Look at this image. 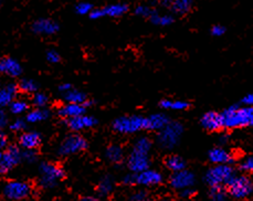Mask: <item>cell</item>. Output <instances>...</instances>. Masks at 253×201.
<instances>
[{"mask_svg": "<svg viewBox=\"0 0 253 201\" xmlns=\"http://www.w3.org/2000/svg\"><path fill=\"white\" fill-rule=\"evenodd\" d=\"M153 143L146 136L137 138L133 145V149L127 158V166L134 174H138L149 168V153L152 151Z\"/></svg>", "mask_w": 253, "mask_h": 201, "instance_id": "obj_1", "label": "cell"}, {"mask_svg": "<svg viewBox=\"0 0 253 201\" xmlns=\"http://www.w3.org/2000/svg\"><path fill=\"white\" fill-rule=\"evenodd\" d=\"M223 128H240L253 126V107L231 106L221 113Z\"/></svg>", "mask_w": 253, "mask_h": 201, "instance_id": "obj_2", "label": "cell"}, {"mask_svg": "<svg viewBox=\"0 0 253 201\" xmlns=\"http://www.w3.org/2000/svg\"><path fill=\"white\" fill-rule=\"evenodd\" d=\"M182 133H184V126L178 121H169L165 127L158 132L157 143L163 149L169 151L177 146Z\"/></svg>", "mask_w": 253, "mask_h": 201, "instance_id": "obj_3", "label": "cell"}, {"mask_svg": "<svg viewBox=\"0 0 253 201\" xmlns=\"http://www.w3.org/2000/svg\"><path fill=\"white\" fill-rule=\"evenodd\" d=\"M64 170L57 163L42 162L39 166V185L44 189L54 188L63 179Z\"/></svg>", "mask_w": 253, "mask_h": 201, "instance_id": "obj_4", "label": "cell"}, {"mask_svg": "<svg viewBox=\"0 0 253 201\" xmlns=\"http://www.w3.org/2000/svg\"><path fill=\"white\" fill-rule=\"evenodd\" d=\"M234 176V170L230 165H214L206 172L205 181L211 188H215L227 186Z\"/></svg>", "mask_w": 253, "mask_h": 201, "instance_id": "obj_5", "label": "cell"}, {"mask_svg": "<svg viewBox=\"0 0 253 201\" xmlns=\"http://www.w3.org/2000/svg\"><path fill=\"white\" fill-rule=\"evenodd\" d=\"M113 129L120 134H135L146 129V119L139 115L121 116L113 123Z\"/></svg>", "mask_w": 253, "mask_h": 201, "instance_id": "obj_6", "label": "cell"}, {"mask_svg": "<svg viewBox=\"0 0 253 201\" xmlns=\"http://www.w3.org/2000/svg\"><path fill=\"white\" fill-rule=\"evenodd\" d=\"M233 198L245 199L253 193V181L247 176H234L227 185Z\"/></svg>", "mask_w": 253, "mask_h": 201, "instance_id": "obj_7", "label": "cell"}, {"mask_svg": "<svg viewBox=\"0 0 253 201\" xmlns=\"http://www.w3.org/2000/svg\"><path fill=\"white\" fill-rule=\"evenodd\" d=\"M87 147L86 139L80 134H71L65 137L58 147V155L70 156L83 152Z\"/></svg>", "mask_w": 253, "mask_h": 201, "instance_id": "obj_8", "label": "cell"}, {"mask_svg": "<svg viewBox=\"0 0 253 201\" xmlns=\"http://www.w3.org/2000/svg\"><path fill=\"white\" fill-rule=\"evenodd\" d=\"M31 194V186L25 181L12 180L6 184L3 188L4 197L9 200L18 201L26 199Z\"/></svg>", "mask_w": 253, "mask_h": 201, "instance_id": "obj_9", "label": "cell"}, {"mask_svg": "<svg viewBox=\"0 0 253 201\" xmlns=\"http://www.w3.org/2000/svg\"><path fill=\"white\" fill-rule=\"evenodd\" d=\"M22 161V151L18 146H9L2 152L0 174H6Z\"/></svg>", "mask_w": 253, "mask_h": 201, "instance_id": "obj_10", "label": "cell"}, {"mask_svg": "<svg viewBox=\"0 0 253 201\" xmlns=\"http://www.w3.org/2000/svg\"><path fill=\"white\" fill-rule=\"evenodd\" d=\"M196 177L194 172L187 169L174 172L170 177V186L176 190L191 188L195 185Z\"/></svg>", "mask_w": 253, "mask_h": 201, "instance_id": "obj_11", "label": "cell"}, {"mask_svg": "<svg viewBox=\"0 0 253 201\" xmlns=\"http://www.w3.org/2000/svg\"><path fill=\"white\" fill-rule=\"evenodd\" d=\"M31 29L36 35L53 36L60 30V26L57 21L49 19V18H40L32 23Z\"/></svg>", "mask_w": 253, "mask_h": 201, "instance_id": "obj_12", "label": "cell"}, {"mask_svg": "<svg viewBox=\"0 0 253 201\" xmlns=\"http://www.w3.org/2000/svg\"><path fill=\"white\" fill-rule=\"evenodd\" d=\"M135 178H136V185L152 187L161 184L163 181V175L157 170L149 169L148 168L146 170L135 174Z\"/></svg>", "mask_w": 253, "mask_h": 201, "instance_id": "obj_13", "label": "cell"}, {"mask_svg": "<svg viewBox=\"0 0 253 201\" xmlns=\"http://www.w3.org/2000/svg\"><path fill=\"white\" fill-rule=\"evenodd\" d=\"M96 124V120L90 115H81L78 118L67 120L68 127L73 132H81V130L93 127Z\"/></svg>", "mask_w": 253, "mask_h": 201, "instance_id": "obj_14", "label": "cell"}, {"mask_svg": "<svg viewBox=\"0 0 253 201\" xmlns=\"http://www.w3.org/2000/svg\"><path fill=\"white\" fill-rule=\"evenodd\" d=\"M203 127L210 132H217V130L223 128L221 113H215V112H208L203 115L200 120Z\"/></svg>", "mask_w": 253, "mask_h": 201, "instance_id": "obj_15", "label": "cell"}, {"mask_svg": "<svg viewBox=\"0 0 253 201\" xmlns=\"http://www.w3.org/2000/svg\"><path fill=\"white\" fill-rule=\"evenodd\" d=\"M209 161L214 165H230L233 161L232 154L222 147H214L208 154Z\"/></svg>", "mask_w": 253, "mask_h": 201, "instance_id": "obj_16", "label": "cell"}, {"mask_svg": "<svg viewBox=\"0 0 253 201\" xmlns=\"http://www.w3.org/2000/svg\"><path fill=\"white\" fill-rule=\"evenodd\" d=\"M87 107L84 104H72V103H67L59 109L58 113L65 120L78 118V116L84 115L86 112Z\"/></svg>", "mask_w": 253, "mask_h": 201, "instance_id": "obj_17", "label": "cell"}, {"mask_svg": "<svg viewBox=\"0 0 253 201\" xmlns=\"http://www.w3.org/2000/svg\"><path fill=\"white\" fill-rule=\"evenodd\" d=\"M42 142L41 135L38 132H26L21 134L19 138V144L23 149H32L35 151L38 148Z\"/></svg>", "mask_w": 253, "mask_h": 201, "instance_id": "obj_18", "label": "cell"}, {"mask_svg": "<svg viewBox=\"0 0 253 201\" xmlns=\"http://www.w3.org/2000/svg\"><path fill=\"white\" fill-rule=\"evenodd\" d=\"M18 87L16 84H7L0 88V107L9 106L16 100L18 94Z\"/></svg>", "mask_w": 253, "mask_h": 201, "instance_id": "obj_19", "label": "cell"}, {"mask_svg": "<svg viewBox=\"0 0 253 201\" xmlns=\"http://www.w3.org/2000/svg\"><path fill=\"white\" fill-rule=\"evenodd\" d=\"M145 119H146V129L148 130H157V132H159L169 123L168 116L163 113H155Z\"/></svg>", "mask_w": 253, "mask_h": 201, "instance_id": "obj_20", "label": "cell"}, {"mask_svg": "<svg viewBox=\"0 0 253 201\" xmlns=\"http://www.w3.org/2000/svg\"><path fill=\"white\" fill-rule=\"evenodd\" d=\"M128 11V6L126 3H112L109 6H105L101 8L102 17H109V18H119L124 16L126 12Z\"/></svg>", "mask_w": 253, "mask_h": 201, "instance_id": "obj_21", "label": "cell"}, {"mask_svg": "<svg viewBox=\"0 0 253 201\" xmlns=\"http://www.w3.org/2000/svg\"><path fill=\"white\" fill-rule=\"evenodd\" d=\"M22 72L21 64L17 60L12 58H4L3 59V73L7 76L17 78L19 77Z\"/></svg>", "mask_w": 253, "mask_h": 201, "instance_id": "obj_22", "label": "cell"}, {"mask_svg": "<svg viewBox=\"0 0 253 201\" xmlns=\"http://www.w3.org/2000/svg\"><path fill=\"white\" fill-rule=\"evenodd\" d=\"M105 157L111 162L120 163L124 160V149L120 145H111L106 148Z\"/></svg>", "mask_w": 253, "mask_h": 201, "instance_id": "obj_23", "label": "cell"}, {"mask_svg": "<svg viewBox=\"0 0 253 201\" xmlns=\"http://www.w3.org/2000/svg\"><path fill=\"white\" fill-rule=\"evenodd\" d=\"M49 115H50V113H49L48 110L38 109V107H36L35 110L30 111L29 113L27 114L26 121H27V123H30V124L40 123V121H43L45 120H48Z\"/></svg>", "mask_w": 253, "mask_h": 201, "instance_id": "obj_24", "label": "cell"}, {"mask_svg": "<svg viewBox=\"0 0 253 201\" xmlns=\"http://www.w3.org/2000/svg\"><path fill=\"white\" fill-rule=\"evenodd\" d=\"M193 8V0H172L170 10L176 15H186Z\"/></svg>", "mask_w": 253, "mask_h": 201, "instance_id": "obj_25", "label": "cell"}, {"mask_svg": "<svg viewBox=\"0 0 253 201\" xmlns=\"http://www.w3.org/2000/svg\"><path fill=\"white\" fill-rule=\"evenodd\" d=\"M64 100L67 101V103H72V104H84L87 102L86 95L84 94L83 92L74 90V88H71V90L68 91L67 93L63 94Z\"/></svg>", "mask_w": 253, "mask_h": 201, "instance_id": "obj_26", "label": "cell"}, {"mask_svg": "<svg viewBox=\"0 0 253 201\" xmlns=\"http://www.w3.org/2000/svg\"><path fill=\"white\" fill-rule=\"evenodd\" d=\"M149 20L155 26L159 27H168L174 23L175 19L171 15H161L157 10L154 11L153 15L149 18Z\"/></svg>", "mask_w": 253, "mask_h": 201, "instance_id": "obj_27", "label": "cell"}, {"mask_svg": "<svg viewBox=\"0 0 253 201\" xmlns=\"http://www.w3.org/2000/svg\"><path fill=\"white\" fill-rule=\"evenodd\" d=\"M166 167L172 172H177L180 170L186 169V162L182 160L181 157L176 156V155H171L169 157H167V160L165 161Z\"/></svg>", "mask_w": 253, "mask_h": 201, "instance_id": "obj_28", "label": "cell"}, {"mask_svg": "<svg viewBox=\"0 0 253 201\" xmlns=\"http://www.w3.org/2000/svg\"><path fill=\"white\" fill-rule=\"evenodd\" d=\"M114 189V180L111 176H104L97 185V193L101 196H109Z\"/></svg>", "mask_w": 253, "mask_h": 201, "instance_id": "obj_29", "label": "cell"}, {"mask_svg": "<svg viewBox=\"0 0 253 201\" xmlns=\"http://www.w3.org/2000/svg\"><path fill=\"white\" fill-rule=\"evenodd\" d=\"M161 107L164 110L171 111H185L189 107V104L186 101H172V100H163L161 102Z\"/></svg>", "mask_w": 253, "mask_h": 201, "instance_id": "obj_30", "label": "cell"}, {"mask_svg": "<svg viewBox=\"0 0 253 201\" xmlns=\"http://www.w3.org/2000/svg\"><path fill=\"white\" fill-rule=\"evenodd\" d=\"M10 112L15 115H21L29 110V104L25 100H15L9 105Z\"/></svg>", "mask_w": 253, "mask_h": 201, "instance_id": "obj_31", "label": "cell"}, {"mask_svg": "<svg viewBox=\"0 0 253 201\" xmlns=\"http://www.w3.org/2000/svg\"><path fill=\"white\" fill-rule=\"evenodd\" d=\"M19 88L25 93H36L38 90V84L31 79H23L19 84Z\"/></svg>", "mask_w": 253, "mask_h": 201, "instance_id": "obj_32", "label": "cell"}, {"mask_svg": "<svg viewBox=\"0 0 253 201\" xmlns=\"http://www.w3.org/2000/svg\"><path fill=\"white\" fill-rule=\"evenodd\" d=\"M93 6L91 2H87V1H81L76 4V7H74V10L80 16H86V15H90L91 11L93 10Z\"/></svg>", "mask_w": 253, "mask_h": 201, "instance_id": "obj_33", "label": "cell"}, {"mask_svg": "<svg viewBox=\"0 0 253 201\" xmlns=\"http://www.w3.org/2000/svg\"><path fill=\"white\" fill-rule=\"evenodd\" d=\"M155 11V9H153L151 6H147V4H139L136 8H135V15L142 18H151V16Z\"/></svg>", "mask_w": 253, "mask_h": 201, "instance_id": "obj_34", "label": "cell"}, {"mask_svg": "<svg viewBox=\"0 0 253 201\" xmlns=\"http://www.w3.org/2000/svg\"><path fill=\"white\" fill-rule=\"evenodd\" d=\"M210 199H211V201H228L227 194L222 187L211 188V191H210Z\"/></svg>", "mask_w": 253, "mask_h": 201, "instance_id": "obj_35", "label": "cell"}, {"mask_svg": "<svg viewBox=\"0 0 253 201\" xmlns=\"http://www.w3.org/2000/svg\"><path fill=\"white\" fill-rule=\"evenodd\" d=\"M48 96L40 92L35 93L34 97H32V104L38 107V109H44L45 105L48 104Z\"/></svg>", "mask_w": 253, "mask_h": 201, "instance_id": "obj_36", "label": "cell"}, {"mask_svg": "<svg viewBox=\"0 0 253 201\" xmlns=\"http://www.w3.org/2000/svg\"><path fill=\"white\" fill-rule=\"evenodd\" d=\"M37 153L32 149H23L22 151V161L27 162H35L37 161Z\"/></svg>", "mask_w": 253, "mask_h": 201, "instance_id": "obj_37", "label": "cell"}, {"mask_svg": "<svg viewBox=\"0 0 253 201\" xmlns=\"http://www.w3.org/2000/svg\"><path fill=\"white\" fill-rule=\"evenodd\" d=\"M241 170L253 174V157H247L240 163Z\"/></svg>", "mask_w": 253, "mask_h": 201, "instance_id": "obj_38", "label": "cell"}, {"mask_svg": "<svg viewBox=\"0 0 253 201\" xmlns=\"http://www.w3.org/2000/svg\"><path fill=\"white\" fill-rule=\"evenodd\" d=\"M46 60H48V62L55 64V63H59L60 60H61V55L58 52V51L55 50H49L48 52H46Z\"/></svg>", "mask_w": 253, "mask_h": 201, "instance_id": "obj_39", "label": "cell"}, {"mask_svg": "<svg viewBox=\"0 0 253 201\" xmlns=\"http://www.w3.org/2000/svg\"><path fill=\"white\" fill-rule=\"evenodd\" d=\"M25 128H26V121H23L21 119L15 120L10 124V129L13 130V132H20V130H23Z\"/></svg>", "mask_w": 253, "mask_h": 201, "instance_id": "obj_40", "label": "cell"}, {"mask_svg": "<svg viewBox=\"0 0 253 201\" xmlns=\"http://www.w3.org/2000/svg\"><path fill=\"white\" fill-rule=\"evenodd\" d=\"M129 201H149L147 193L144 190H139L130 196Z\"/></svg>", "mask_w": 253, "mask_h": 201, "instance_id": "obj_41", "label": "cell"}, {"mask_svg": "<svg viewBox=\"0 0 253 201\" xmlns=\"http://www.w3.org/2000/svg\"><path fill=\"white\" fill-rule=\"evenodd\" d=\"M226 34V28L221 25H215L211 28V35L213 37H221Z\"/></svg>", "mask_w": 253, "mask_h": 201, "instance_id": "obj_42", "label": "cell"}, {"mask_svg": "<svg viewBox=\"0 0 253 201\" xmlns=\"http://www.w3.org/2000/svg\"><path fill=\"white\" fill-rule=\"evenodd\" d=\"M123 182H124L125 185H127V186L136 185V178H135L134 172H130V174L126 175L124 178H123Z\"/></svg>", "mask_w": 253, "mask_h": 201, "instance_id": "obj_43", "label": "cell"}, {"mask_svg": "<svg viewBox=\"0 0 253 201\" xmlns=\"http://www.w3.org/2000/svg\"><path fill=\"white\" fill-rule=\"evenodd\" d=\"M8 123V118L6 112H4L3 107H0V128L4 127Z\"/></svg>", "mask_w": 253, "mask_h": 201, "instance_id": "obj_44", "label": "cell"}, {"mask_svg": "<svg viewBox=\"0 0 253 201\" xmlns=\"http://www.w3.org/2000/svg\"><path fill=\"white\" fill-rule=\"evenodd\" d=\"M7 145H8L7 136L1 132V130H0V152H3L4 149L7 148Z\"/></svg>", "mask_w": 253, "mask_h": 201, "instance_id": "obj_45", "label": "cell"}, {"mask_svg": "<svg viewBox=\"0 0 253 201\" xmlns=\"http://www.w3.org/2000/svg\"><path fill=\"white\" fill-rule=\"evenodd\" d=\"M194 195H195V190L193 189V187H191V188H186V189L180 190V196L182 198H191Z\"/></svg>", "mask_w": 253, "mask_h": 201, "instance_id": "obj_46", "label": "cell"}, {"mask_svg": "<svg viewBox=\"0 0 253 201\" xmlns=\"http://www.w3.org/2000/svg\"><path fill=\"white\" fill-rule=\"evenodd\" d=\"M243 104H245L246 106H251L253 107V93H250V94L246 95L245 97H243Z\"/></svg>", "mask_w": 253, "mask_h": 201, "instance_id": "obj_47", "label": "cell"}, {"mask_svg": "<svg viewBox=\"0 0 253 201\" xmlns=\"http://www.w3.org/2000/svg\"><path fill=\"white\" fill-rule=\"evenodd\" d=\"M71 88H73V87L71 86V84L63 83V84H61V85L59 86V91H60L61 93H62V94H64V93H67L68 91L71 90Z\"/></svg>", "mask_w": 253, "mask_h": 201, "instance_id": "obj_48", "label": "cell"}, {"mask_svg": "<svg viewBox=\"0 0 253 201\" xmlns=\"http://www.w3.org/2000/svg\"><path fill=\"white\" fill-rule=\"evenodd\" d=\"M171 2H172V0H159V4H161L162 7H165V8H170Z\"/></svg>", "mask_w": 253, "mask_h": 201, "instance_id": "obj_49", "label": "cell"}, {"mask_svg": "<svg viewBox=\"0 0 253 201\" xmlns=\"http://www.w3.org/2000/svg\"><path fill=\"white\" fill-rule=\"evenodd\" d=\"M80 201H100V200H98L97 198H94V197H84Z\"/></svg>", "mask_w": 253, "mask_h": 201, "instance_id": "obj_50", "label": "cell"}, {"mask_svg": "<svg viewBox=\"0 0 253 201\" xmlns=\"http://www.w3.org/2000/svg\"><path fill=\"white\" fill-rule=\"evenodd\" d=\"M227 141H228V135H222L221 138H220V142L224 144V143H227Z\"/></svg>", "mask_w": 253, "mask_h": 201, "instance_id": "obj_51", "label": "cell"}, {"mask_svg": "<svg viewBox=\"0 0 253 201\" xmlns=\"http://www.w3.org/2000/svg\"><path fill=\"white\" fill-rule=\"evenodd\" d=\"M0 73H3V59H0Z\"/></svg>", "mask_w": 253, "mask_h": 201, "instance_id": "obj_52", "label": "cell"}, {"mask_svg": "<svg viewBox=\"0 0 253 201\" xmlns=\"http://www.w3.org/2000/svg\"><path fill=\"white\" fill-rule=\"evenodd\" d=\"M1 158H2V152H0V168H1Z\"/></svg>", "mask_w": 253, "mask_h": 201, "instance_id": "obj_53", "label": "cell"}, {"mask_svg": "<svg viewBox=\"0 0 253 201\" xmlns=\"http://www.w3.org/2000/svg\"><path fill=\"white\" fill-rule=\"evenodd\" d=\"M1 6H2V0H0V8H1Z\"/></svg>", "mask_w": 253, "mask_h": 201, "instance_id": "obj_54", "label": "cell"}, {"mask_svg": "<svg viewBox=\"0 0 253 201\" xmlns=\"http://www.w3.org/2000/svg\"><path fill=\"white\" fill-rule=\"evenodd\" d=\"M157 201H167V200H157Z\"/></svg>", "mask_w": 253, "mask_h": 201, "instance_id": "obj_55", "label": "cell"}]
</instances>
